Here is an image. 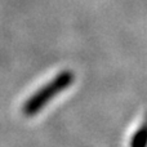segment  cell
Here are the masks:
<instances>
[{"label": "cell", "instance_id": "obj_2", "mask_svg": "<svg viewBox=\"0 0 147 147\" xmlns=\"http://www.w3.org/2000/svg\"><path fill=\"white\" fill-rule=\"evenodd\" d=\"M146 146H147V128H143L133 138L132 147H146Z\"/></svg>", "mask_w": 147, "mask_h": 147}, {"label": "cell", "instance_id": "obj_1", "mask_svg": "<svg viewBox=\"0 0 147 147\" xmlns=\"http://www.w3.org/2000/svg\"><path fill=\"white\" fill-rule=\"evenodd\" d=\"M70 83L69 76H59V78L54 79L52 83H49L48 85H45L44 88H41L38 93H35L31 98H28L26 101V103L22 107V112L26 116H34L35 114H38L41 109L45 107V105L51 101L53 97H56L59 92H62Z\"/></svg>", "mask_w": 147, "mask_h": 147}]
</instances>
